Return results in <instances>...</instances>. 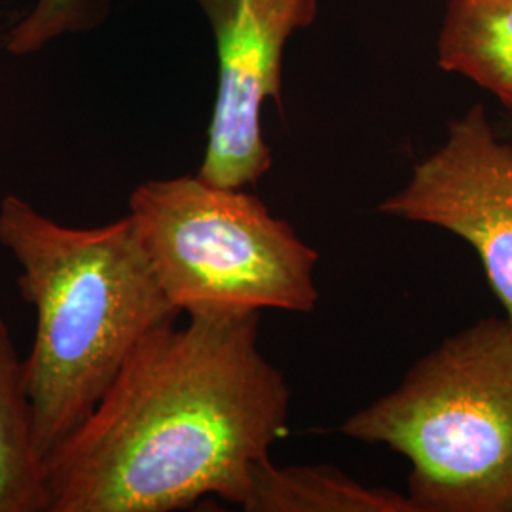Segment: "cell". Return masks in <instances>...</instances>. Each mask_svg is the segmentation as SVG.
<instances>
[{
  "label": "cell",
  "instance_id": "6da1fadb",
  "mask_svg": "<svg viewBox=\"0 0 512 512\" xmlns=\"http://www.w3.org/2000/svg\"><path fill=\"white\" fill-rule=\"evenodd\" d=\"M258 329L260 313H243L150 330L46 456L48 512H173L205 497L241 509L291 408Z\"/></svg>",
  "mask_w": 512,
  "mask_h": 512
},
{
  "label": "cell",
  "instance_id": "7a4b0ae2",
  "mask_svg": "<svg viewBox=\"0 0 512 512\" xmlns=\"http://www.w3.org/2000/svg\"><path fill=\"white\" fill-rule=\"evenodd\" d=\"M0 245L18 264L21 298L37 315L23 359L44 458L92 414L150 330L179 319L128 215L74 228L8 194Z\"/></svg>",
  "mask_w": 512,
  "mask_h": 512
},
{
  "label": "cell",
  "instance_id": "3957f363",
  "mask_svg": "<svg viewBox=\"0 0 512 512\" xmlns=\"http://www.w3.org/2000/svg\"><path fill=\"white\" fill-rule=\"evenodd\" d=\"M340 431L410 461L416 512H512V327L482 317Z\"/></svg>",
  "mask_w": 512,
  "mask_h": 512
},
{
  "label": "cell",
  "instance_id": "277c9868",
  "mask_svg": "<svg viewBox=\"0 0 512 512\" xmlns=\"http://www.w3.org/2000/svg\"><path fill=\"white\" fill-rule=\"evenodd\" d=\"M128 217L181 315L317 308L319 253L245 188L200 175L147 181L131 192Z\"/></svg>",
  "mask_w": 512,
  "mask_h": 512
},
{
  "label": "cell",
  "instance_id": "5b68a950",
  "mask_svg": "<svg viewBox=\"0 0 512 512\" xmlns=\"http://www.w3.org/2000/svg\"><path fill=\"white\" fill-rule=\"evenodd\" d=\"M217 40L219 86L198 175L207 183L247 188L272 167L260 112L281 101L285 44L313 23L317 0H196Z\"/></svg>",
  "mask_w": 512,
  "mask_h": 512
},
{
  "label": "cell",
  "instance_id": "8992f818",
  "mask_svg": "<svg viewBox=\"0 0 512 512\" xmlns=\"http://www.w3.org/2000/svg\"><path fill=\"white\" fill-rule=\"evenodd\" d=\"M380 211L465 239L512 327V145L495 135L482 105L448 124L444 143Z\"/></svg>",
  "mask_w": 512,
  "mask_h": 512
},
{
  "label": "cell",
  "instance_id": "52a82bcc",
  "mask_svg": "<svg viewBox=\"0 0 512 512\" xmlns=\"http://www.w3.org/2000/svg\"><path fill=\"white\" fill-rule=\"evenodd\" d=\"M245 512H416L408 495L365 486L332 465L279 467L270 458L251 467Z\"/></svg>",
  "mask_w": 512,
  "mask_h": 512
},
{
  "label": "cell",
  "instance_id": "ba28073f",
  "mask_svg": "<svg viewBox=\"0 0 512 512\" xmlns=\"http://www.w3.org/2000/svg\"><path fill=\"white\" fill-rule=\"evenodd\" d=\"M0 512H48L46 458L38 448L25 363L0 317Z\"/></svg>",
  "mask_w": 512,
  "mask_h": 512
},
{
  "label": "cell",
  "instance_id": "9c48e42d",
  "mask_svg": "<svg viewBox=\"0 0 512 512\" xmlns=\"http://www.w3.org/2000/svg\"><path fill=\"white\" fill-rule=\"evenodd\" d=\"M437 55L512 110V0H450Z\"/></svg>",
  "mask_w": 512,
  "mask_h": 512
},
{
  "label": "cell",
  "instance_id": "30bf717a",
  "mask_svg": "<svg viewBox=\"0 0 512 512\" xmlns=\"http://www.w3.org/2000/svg\"><path fill=\"white\" fill-rule=\"evenodd\" d=\"M103 14L105 0H37L27 18L10 29L4 46L10 54H33L61 35L92 29Z\"/></svg>",
  "mask_w": 512,
  "mask_h": 512
}]
</instances>
